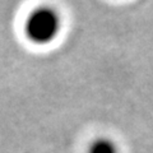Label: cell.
Wrapping results in <instances>:
<instances>
[{"mask_svg": "<svg viewBox=\"0 0 153 153\" xmlns=\"http://www.w3.org/2000/svg\"><path fill=\"white\" fill-rule=\"evenodd\" d=\"M60 30V18L54 9L38 8L26 22V35L35 44H49Z\"/></svg>", "mask_w": 153, "mask_h": 153, "instance_id": "obj_1", "label": "cell"}, {"mask_svg": "<svg viewBox=\"0 0 153 153\" xmlns=\"http://www.w3.org/2000/svg\"><path fill=\"white\" fill-rule=\"evenodd\" d=\"M88 153H117V147L108 138H100L92 142Z\"/></svg>", "mask_w": 153, "mask_h": 153, "instance_id": "obj_2", "label": "cell"}]
</instances>
